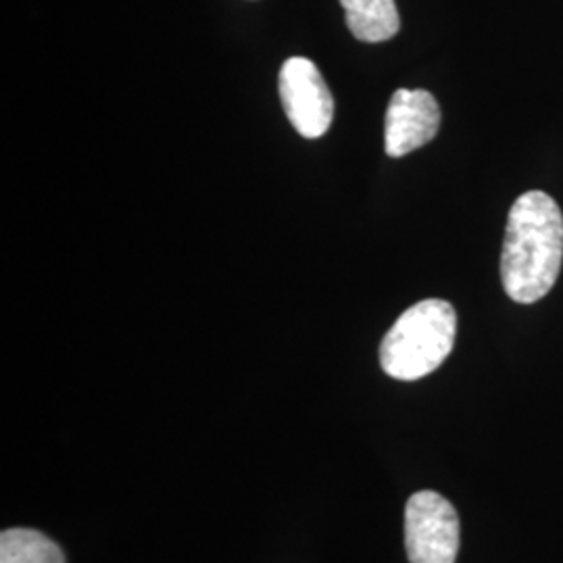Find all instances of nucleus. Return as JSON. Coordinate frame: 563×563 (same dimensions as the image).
I'll return each instance as SVG.
<instances>
[{
    "label": "nucleus",
    "mask_w": 563,
    "mask_h": 563,
    "mask_svg": "<svg viewBox=\"0 0 563 563\" xmlns=\"http://www.w3.org/2000/svg\"><path fill=\"white\" fill-rule=\"evenodd\" d=\"M563 263V213L543 190H528L511 205L501 253V282L511 301H541Z\"/></svg>",
    "instance_id": "nucleus-1"
},
{
    "label": "nucleus",
    "mask_w": 563,
    "mask_h": 563,
    "mask_svg": "<svg viewBox=\"0 0 563 563\" xmlns=\"http://www.w3.org/2000/svg\"><path fill=\"white\" fill-rule=\"evenodd\" d=\"M455 334L457 313L451 302H416L386 332L380 344V365L395 380H420L439 369L451 355Z\"/></svg>",
    "instance_id": "nucleus-2"
},
{
    "label": "nucleus",
    "mask_w": 563,
    "mask_h": 563,
    "mask_svg": "<svg viewBox=\"0 0 563 563\" xmlns=\"http://www.w3.org/2000/svg\"><path fill=\"white\" fill-rule=\"evenodd\" d=\"M405 549L409 563H455L460 516L443 495L420 490L405 505Z\"/></svg>",
    "instance_id": "nucleus-3"
},
{
    "label": "nucleus",
    "mask_w": 563,
    "mask_h": 563,
    "mask_svg": "<svg viewBox=\"0 0 563 563\" xmlns=\"http://www.w3.org/2000/svg\"><path fill=\"white\" fill-rule=\"evenodd\" d=\"M280 99L286 118L305 139H320L334 118V99L318 65L305 57L284 60Z\"/></svg>",
    "instance_id": "nucleus-4"
},
{
    "label": "nucleus",
    "mask_w": 563,
    "mask_h": 563,
    "mask_svg": "<svg viewBox=\"0 0 563 563\" xmlns=\"http://www.w3.org/2000/svg\"><path fill=\"white\" fill-rule=\"evenodd\" d=\"M441 107L428 90H395L386 109L384 148L393 159L426 146L439 134Z\"/></svg>",
    "instance_id": "nucleus-5"
},
{
    "label": "nucleus",
    "mask_w": 563,
    "mask_h": 563,
    "mask_svg": "<svg viewBox=\"0 0 563 563\" xmlns=\"http://www.w3.org/2000/svg\"><path fill=\"white\" fill-rule=\"evenodd\" d=\"M341 4L346 25L357 41H390L401 27L395 0H341Z\"/></svg>",
    "instance_id": "nucleus-6"
},
{
    "label": "nucleus",
    "mask_w": 563,
    "mask_h": 563,
    "mask_svg": "<svg viewBox=\"0 0 563 563\" xmlns=\"http://www.w3.org/2000/svg\"><path fill=\"white\" fill-rule=\"evenodd\" d=\"M0 563H65V555L38 530L11 528L0 534Z\"/></svg>",
    "instance_id": "nucleus-7"
}]
</instances>
